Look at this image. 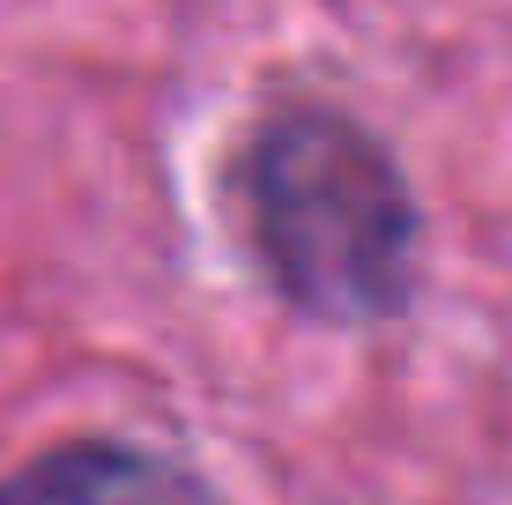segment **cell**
<instances>
[{
    "mask_svg": "<svg viewBox=\"0 0 512 505\" xmlns=\"http://www.w3.org/2000/svg\"><path fill=\"white\" fill-rule=\"evenodd\" d=\"M0 505H223L193 468L119 439H67L0 476Z\"/></svg>",
    "mask_w": 512,
    "mask_h": 505,
    "instance_id": "obj_2",
    "label": "cell"
},
{
    "mask_svg": "<svg viewBox=\"0 0 512 505\" xmlns=\"http://www.w3.org/2000/svg\"><path fill=\"white\" fill-rule=\"evenodd\" d=\"M238 201L268 283L320 327H379L409 305L416 201L372 127L327 104L260 119L238 156Z\"/></svg>",
    "mask_w": 512,
    "mask_h": 505,
    "instance_id": "obj_1",
    "label": "cell"
}]
</instances>
